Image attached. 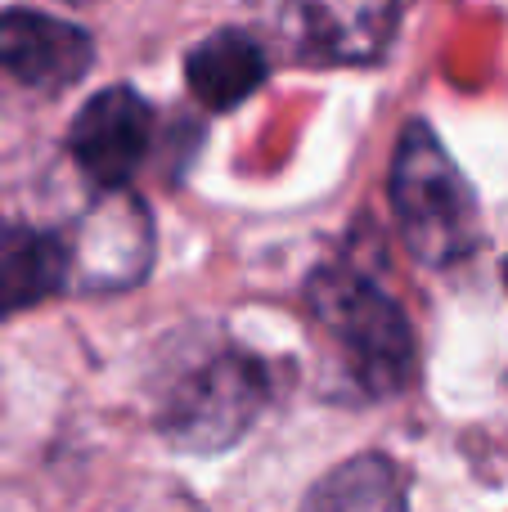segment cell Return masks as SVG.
<instances>
[{
	"instance_id": "cell-1",
	"label": "cell",
	"mask_w": 508,
	"mask_h": 512,
	"mask_svg": "<svg viewBox=\"0 0 508 512\" xmlns=\"http://www.w3.org/2000/svg\"><path fill=\"white\" fill-rule=\"evenodd\" d=\"M306 301L369 396H392L410 387L414 364H419L414 328L374 279L347 265H324L311 274Z\"/></svg>"
},
{
	"instance_id": "cell-2",
	"label": "cell",
	"mask_w": 508,
	"mask_h": 512,
	"mask_svg": "<svg viewBox=\"0 0 508 512\" xmlns=\"http://www.w3.org/2000/svg\"><path fill=\"white\" fill-rule=\"evenodd\" d=\"M392 207L405 248L432 270L464 261L477 248V198L446 144L410 122L392 158Z\"/></svg>"
},
{
	"instance_id": "cell-3",
	"label": "cell",
	"mask_w": 508,
	"mask_h": 512,
	"mask_svg": "<svg viewBox=\"0 0 508 512\" xmlns=\"http://www.w3.org/2000/svg\"><path fill=\"white\" fill-rule=\"evenodd\" d=\"M266 405V373L248 355H221L203 364L167 409V436L180 450L216 454L230 450Z\"/></svg>"
},
{
	"instance_id": "cell-4",
	"label": "cell",
	"mask_w": 508,
	"mask_h": 512,
	"mask_svg": "<svg viewBox=\"0 0 508 512\" xmlns=\"http://www.w3.org/2000/svg\"><path fill=\"white\" fill-rule=\"evenodd\" d=\"M149 135H153L149 104L131 86H108L95 99H86V108L77 113V122L68 131V149L95 185L117 189L144 162Z\"/></svg>"
},
{
	"instance_id": "cell-5",
	"label": "cell",
	"mask_w": 508,
	"mask_h": 512,
	"mask_svg": "<svg viewBox=\"0 0 508 512\" xmlns=\"http://www.w3.org/2000/svg\"><path fill=\"white\" fill-rule=\"evenodd\" d=\"M284 27L306 59L369 63L396 32V0H288Z\"/></svg>"
},
{
	"instance_id": "cell-6",
	"label": "cell",
	"mask_w": 508,
	"mask_h": 512,
	"mask_svg": "<svg viewBox=\"0 0 508 512\" xmlns=\"http://www.w3.org/2000/svg\"><path fill=\"white\" fill-rule=\"evenodd\" d=\"M95 59V41L77 23L36 14V9H9L0 14V68L23 86L59 90L72 86Z\"/></svg>"
},
{
	"instance_id": "cell-7",
	"label": "cell",
	"mask_w": 508,
	"mask_h": 512,
	"mask_svg": "<svg viewBox=\"0 0 508 512\" xmlns=\"http://www.w3.org/2000/svg\"><path fill=\"white\" fill-rule=\"evenodd\" d=\"M72 265L90 274V288H126L149 270V216L131 198H108L90 212L86 252Z\"/></svg>"
},
{
	"instance_id": "cell-8",
	"label": "cell",
	"mask_w": 508,
	"mask_h": 512,
	"mask_svg": "<svg viewBox=\"0 0 508 512\" xmlns=\"http://www.w3.org/2000/svg\"><path fill=\"white\" fill-rule=\"evenodd\" d=\"M72 256L54 234L0 225V319L41 306L68 283Z\"/></svg>"
},
{
	"instance_id": "cell-9",
	"label": "cell",
	"mask_w": 508,
	"mask_h": 512,
	"mask_svg": "<svg viewBox=\"0 0 508 512\" xmlns=\"http://www.w3.org/2000/svg\"><path fill=\"white\" fill-rule=\"evenodd\" d=\"M185 77H189V90L212 113H230L266 81V54L243 32H216L189 50Z\"/></svg>"
},
{
	"instance_id": "cell-10",
	"label": "cell",
	"mask_w": 508,
	"mask_h": 512,
	"mask_svg": "<svg viewBox=\"0 0 508 512\" xmlns=\"http://www.w3.org/2000/svg\"><path fill=\"white\" fill-rule=\"evenodd\" d=\"M302 512H410L405 508L401 472L383 454H360L333 468L311 490Z\"/></svg>"
},
{
	"instance_id": "cell-11",
	"label": "cell",
	"mask_w": 508,
	"mask_h": 512,
	"mask_svg": "<svg viewBox=\"0 0 508 512\" xmlns=\"http://www.w3.org/2000/svg\"><path fill=\"white\" fill-rule=\"evenodd\" d=\"M72 5H81V0H72Z\"/></svg>"
}]
</instances>
